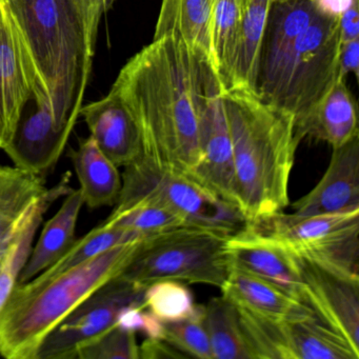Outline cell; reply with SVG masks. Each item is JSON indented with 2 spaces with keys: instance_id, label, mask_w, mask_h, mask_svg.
Wrapping results in <instances>:
<instances>
[{
  "instance_id": "6da1fadb",
  "label": "cell",
  "mask_w": 359,
  "mask_h": 359,
  "mask_svg": "<svg viewBox=\"0 0 359 359\" xmlns=\"http://www.w3.org/2000/svg\"><path fill=\"white\" fill-rule=\"evenodd\" d=\"M208 56L176 34L153 39L121 69L112 89L135 119L142 155L190 175L201 156L199 111Z\"/></svg>"
},
{
  "instance_id": "7a4b0ae2",
  "label": "cell",
  "mask_w": 359,
  "mask_h": 359,
  "mask_svg": "<svg viewBox=\"0 0 359 359\" xmlns=\"http://www.w3.org/2000/svg\"><path fill=\"white\" fill-rule=\"evenodd\" d=\"M233 152L237 205L249 224H259L289 205V182L300 140L293 115L255 92L224 90Z\"/></svg>"
},
{
  "instance_id": "3957f363",
  "label": "cell",
  "mask_w": 359,
  "mask_h": 359,
  "mask_svg": "<svg viewBox=\"0 0 359 359\" xmlns=\"http://www.w3.org/2000/svg\"><path fill=\"white\" fill-rule=\"evenodd\" d=\"M9 5L56 123L73 131L96 41L87 0H11Z\"/></svg>"
},
{
  "instance_id": "277c9868",
  "label": "cell",
  "mask_w": 359,
  "mask_h": 359,
  "mask_svg": "<svg viewBox=\"0 0 359 359\" xmlns=\"http://www.w3.org/2000/svg\"><path fill=\"white\" fill-rule=\"evenodd\" d=\"M140 243L113 248L49 278L34 277L18 283L0 313V356L36 359L49 334L92 294L118 276Z\"/></svg>"
},
{
  "instance_id": "5b68a950",
  "label": "cell",
  "mask_w": 359,
  "mask_h": 359,
  "mask_svg": "<svg viewBox=\"0 0 359 359\" xmlns=\"http://www.w3.org/2000/svg\"><path fill=\"white\" fill-rule=\"evenodd\" d=\"M228 235L182 226L142 241L119 276L148 287L159 280L222 287L230 272Z\"/></svg>"
},
{
  "instance_id": "8992f818",
  "label": "cell",
  "mask_w": 359,
  "mask_h": 359,
  "mask_svg": "<svg viewBox=\"0 0 359 359\" xmlns=\"http://www.w3.org/2000/svg\"><path fill=\"white\" fill-rule=\"evenodd\" d=\"M121 178V194L112 213L149 201L171 210L188 226L228 236L249 224L236 205L212 194L190 176L161 167L144 155L126 165Z\"/></svg>"
},
{
  "instance_id": "52a82bcc",
  "label": "cell",
  "mask_w": 359,
  "mask_h": 359,
  "mask_svg": "<svg viewBox=\"0 0 359 359\" xmlns=\"http://www.w3.org/2000/svg\"><path fill=\"white\" fill-rule=\"evenodd\" d=\"M252 226L278 239L298 257L325 270L348 272L358 262L359 210L304 218H292L281 212Z\"/></svg>"
},
{
  "instance_id": "ba28073f",
  "label": "cell",
  "mask_w": 359,
  "mask_h": 359,
  "mask_svg": "<svg viewBox=\"0 0 359 359\" xmlns=\"http://www.w3.org/2000/svg\"><path fill=\"white\" fill-rule=\"evenodd\" d=\"M341 41L337 20L317 14L298 39L293 56L273 106L304 116L337 81Z\"/></svg>"
},
{
  "instance_id": "9c48e42d",
  "label": "cell",
  "mask_w": 359,
  "mask_h": 359,
  "mask_svg": "<svg viewBox=\"0 0 359 359\" xmlns=\"http://www.w3.org/2000/svg\"><path fill=\"white\" fill-rule=\"evenodd\" d=\"M146 287L117 276L68 315L41 344L36 359H75L77 350L116 325L129 306H144Z\"/></svg>"
},
{
  "instance_id": "30bf717a",
  "label": "cell",
  "mask_w": 359,
  "mask_h": 359,
  "mask_svg": "<svg viewBox=\"0 0 359 359\" xmlns=\"http://www.w3.org/2000/svg\"><path fill=\"white\" fill-rule=\"evenodd\" d=\"M199 144L201 156L189 176L212 194L238 208L234 152L224 107V87L212 66L207 69L203 79Z\"/></svg>"
},
{
  "instance_id": "8fae6325",
  "label": "cell",
  "mask_w": 359,
  "mask_h": 359,
  "mask_svg": "<svg viewBox=\"0 0 359 359\" xmlns=\"http://www.w3.org/2000/svg\"><path fill=\"white\" fill-rule=\"evenodd\" d=\"M31 98L49 100L39 85L9 3L0 1V150L11 142Z\"/></svg>"
},
{
  "instance_id": "7c38bea8",
  "label": "cell",
  "mask_w": 359,
  "mask_h": 359,
  "mask_svg": "<svg viewBox=\"0 0 359 359\" xmlns=\"http://www.w3.org/2000/svg\"><path fill=\"white\" fill-rule=\"evenodd\" d=\"M317 13L310 0H273L260 54L256 94L272 104L278 94L298 39Z\"/></svg>"
},
{
  "instance_id": "4fadbf2b",
  "label": "cell",
  "mask_w": 359,
  "mask_h": 359,
  "mask_svg": "<svg viewBox=\"0 0 359 359\" xmlns=\"http://www.w3.org/2000/svg\"><path fill=\"white\" fill-rule=\"evenodd\" d=\"M226 252L231 268L272 283L304 304L299 258L278 239L248 224L228 237Z\"/></svg>"
},
{
  "instance_id": "5bb4252c",
  "label": "cell",
  "mask_w": 359,
  "mask_h": 359,
  "mask_svg": "<svg viewBox=\"0 0 359 359\" xmlns=\"http://www.w3.org/2000/svg\"><path fill=\"white\" fill-rule=\"evenodd\" d=\"M299 258L304 304L359 353V281Z\"/></svg>"
},
{
  "instance_id": "9a60e30c",
  "label": "cell",
  "mask_w": 359,
  "mask_h": 359,
  "mask_svg": "<svg viewBox=\"0 0 359 359\" xmlns=\"http://www.w3.org/2000/svg\"><path fill=\"white\" fill-rule=\"evenodd\" d=\"M70 191L68 180L48 189L43 175L15 165L0 167V253L7 252L31 219Z\"/></svg>"
},
{
  "instance_id": "2e32d148",
  "label": "cell",
  "mask_w": 359,
  "mask_h": 359,
  "mask_svg": "<svg viewBox=\"0 0 359 359\" xmlns=\"http://www.w3.org/2000/svg\"><path fill=\"white\" fill-rule=\"evenodd\" d=\"M31 100L33 110L28 114L22 112L4 151L15 167L43 175L57 165L72 130L57 125L49 102Z\"/></svg>"
},
{
  "instance_id": "e0dca14e",
  "label": "cell",
  "mask_w": 359,
  "mask_h": 359,
  "mask_svg": "<svg viewBox=\"0 0 359 359\" xmlns=\"http://www.w3.org/2000/svg\"><path fill=\"white\" fill-rule=\"evenodd\" d=\"M292 207V218L359 210V136L333 149L323 178Z\"/></svg>"
},
{
  "instance_id": "ac0fdd59",
  "label": "cell",
  "mask_w": 359,
  "mask_h": 359,
  "mask_svg": "<svg viewBox=\"0 0 359 359\" xmlns=\"http://www.w3.org/2000/svg\"><path fill=\"white\" fill-rule=\"evenodd\" d=\"M81 116L98 148L117 167H126L142 156L140 128L113 90L102 100L83 107Z\"/></svg>"
},
{
  "instance_id": "d6986e66",
  "label": "cell",
  "mask_w": 359,
  "mask_h": 359,
  "mask_svg": "<svg viewBox=\"0 0 359 359\" xmlns=\"http://www.w3.org/2000/svg\"><path fill=\"white\" fill-rule=\"evenodd\" d=\"M295 133L302 142L310 137L335 149L359 136L356 104L346 81L337 79L331 89L298 121Z\"/></svg>"
},
{
  "instance_id": "ffe728a7",
  "label": "cell",
  "mask_w": 359,
  "mask_h": 359,
  "mask_svg": "<svg viewBox=\"0 0 359 359\" xmlns=\"http://www.w3.org/2000/svg\"><path fill=\"white\" fill-rule=\"evenodd\" d=\"M272 1L241 0V22L228 70L222 83L224 91H256L262 41Z\"/></svg>"
},
{
  "instance_id": "44dd1931",
  "label": "cell",
  "mask_w": 359,
  "mask_h": 359,
  "mask_svg": "<svg viewBox=\"0 0 359 359\" xmlns=\"http://www.w3.org/2000/svg\"><path fill=\"white\" fill-rule=\"evenodd\" d=\"M220 290L237 308L262 318L287 321L315 315L306 304L272 283L237 269H230Z\"/></svg>"
},
{
  "instance_id": "7402d4cb",
  "label": "cell",
  "mask_w": 359,
  "mask_h": 359,
  "mask_svg": "<svg viewBox=\"0 0 359 359\" xmlns=\"http://www.w3.org/2000/svg\"><path fill=\"white\" fill-rule=\"evenodd\" d=\"M85 205L81 191L71 190L57 213L48 220L35 247L31 250L18 283L36 277L58 262L76 241V226Z\"/></svg>"
},
{
  "instance_id": "603a6c76",
  "label": "cell",
  "mask_w": 359,
  "mask_h": 359,
  "mask_svg": "<svg viewBox=\"0 0 359 359\" xmlns=\"http://www.w3.org/2000/svg\"><path fill=\"white\" fill-rule=\"evenodd\" d=\"M70 157L85 205L90 209L115 205L123 178L118 167L102 152L95 140L91 136L81 138L79 147L71 150Z\"/></svg>"
},
{
  "instance_id": "cb8c5ba5",
  "label": "cell",
  "mask_w": 359,
  "mask_h": 359,
  "mask_svg": "<svg viewBox=\"0 0 359 359\" xmlns=\"http://www.w3.org/2000/svg\"><path fill=\"white\" fill-rule=\"evenodd\" d=\"M210 18L211 0H163L153 39L176 34L211 62Z\"/></svg>"
},
{
  "instance_id": "d4e9b609",
  "label": "cell",
  "mask_w": 359,
  "mask_h": 359,
  "mask_svg": "<svg viewBox=\"0 0 359 359\" xmlns=\"http://www.w3.org/2000/svg\"><path fill=\"white\" fill-rule=\"evenodd\" d=\"M292 359H358L359 353L316 316L283 321Z\"/></svg>"
},
{
  "instance_id": "484cf974",
  "label": "cell",
  "mask_w": 359,
  "mask_h": 359,
  "mask_svg": "<svg viewBox=\"0 0 359 359\" xmlns=\"http://www.w3.org/2000/svg\"><path fill=\"white\" fill-rule=\"evenodd\" d=\"M203 323L213 359H255L238 309L230 300L222 295L203 304Z\"/></svg>"
},
{
  "instance_id": "4316f807",
  "label": "cell",
  "mask_w": 359,
  "mask_h": 359,
  "mask_svg": "<svg viewBox=\"0 0 359 359\" xmlns=\"http://www.w3.org/2000/svg\"><path fill=\"white\" fill-rule=\"evenodd\" d=\"M144 239L134 231L118 228L104 222L90 231L87 235L76 239L70 250L53 266L36 277L49 278L60 274L73 266H79L113 248Z\"/></svg>"
},
{
  "instance_id": "83f0119b",
  "label": "cell",
  "mask_w": 359,
  "mask_h": 359,
  "mask_svg": "<svg viewBox=\"0 0 359 359\" xmlns=\"http://www.w3.org/2000/svg\"><path fill=\"white\" fill-rule=\"evenodd\" d=\"M241 15V0H211V66L220 83L228 70Z\"/></svg>"
},
{
  "instance_id": "f1b7e54d",
  "label": "cell",
  "mask_w": 359,
  "mask_h": 359,
  "mask_svg": "<svg viewBox=\"0 0 359 359\" xmlns=\"http://www.w3.org/2000/svg\"><path fill=\"white\" fill-rule=\"evenodd\" d=\"M144 306L165 323L191 318L199 309L186 283L176 280H159L149 285L144 290Z\"/></svg>"
},
{
  "instance_id": "f546056e",
  "label": "cell",
  "mask_w": 359,
  "mask_h": 359,
  "mask_svg": "<svg viewBox=\"0 0 359 359\" xmlns=\"http://www.w3.org/2000/svg\"><path fill=\"white\" fill-rule=\"evenodd\" d=\"M104 222L118 228L134 231L144 238L188 226L177 214L158 203H136L118 213H111Z\"/></svg>"
},
{
  "instance_id": "4dcf8cb0",
  "label": "cell",
  "mask_w": 359,
  "mask_h": 359,
  "mask_svg": "<svg viewBox=\"0 0 359 359\" xmlns=\"http://www.w3.org/2000/svg\"><path fill=\"white\" fill-rule=\"evenodd\" d=\"M43 215L45 214H39L31 219L6 252L0 264V313L18 285V277L30 255L33 241L39 224L43 222Z\"/></svg>"
},
{
  "instance_id": "1f68e13d",
  "label": "cell",
  "mask_w": 359,
  "mask_h": 359,
  "mask_svg": "<svg viewBox=\"0 0 359 359\" xmlns=\"http://www.w3.org/2000/svg\"><path fill=\"white\" fill-rule=\"evenodd\" d=\"M165 339L187 357L213 359L203 323V304H199L198 312L191 318L165 323Z\"/></svg>"
},
{
  "instance_id": "d6a6232c",
  "label": "cell",
  "mask_w": 359,
  "mask_h": 359,
  "mask_svg": "<svg viewBox=\"0 0 359 359\" xmlns=\"http://www.w3.org/2000/svg\"><path fill=\"white\" fill-rule=\"evenodd\" d=\"M75 359H140L136 333L114 325L81 346Z\"/></svg>"
},
{
  "instance_id": "836d02e7",
  "label": "cell",
  "mask_w": 359,
  "mask_h": 359,
  "mask_svg": "<svg viewBox=\"0 0 359 359\" xmlns=\"http://www.w3.org/2000/svg\"><path fill=\"white\" fill-rule=\"evenodd\" d=\"M348 74L359 75V39L341 46L338 60L337 79L346 81Z\"/></svg>"
},
{
  "instance_id": "e575fe53",
  "label": "cell",
  "mask_w": 359,
  "mask_h": 359,
  "mask_svg": "<svg viewBox=\"0 0 359 359\" xmlns=\"http://www.w3.org/2000/svg\"><path fill=\"white\" fill-rule=\"evenodd\" d=\"M187 357L165 339L147 338L140 346V358H182Z\"/></svg>"
},
{
  "instance_id": "d590c367",
  "label": "cell",
  "mask_w": 359,
  "mask_h": 359,
  "mask_svg": "<svg viewBox=\"0 0 359 359\" xmlns=\"http://www.w3.org/2000/svg\"><path fill=\"white\" fill-rule=\"evenodd\" d=\"M338 25L341 46L359 39L358 0H356L352 7L338 18Z\"/></svg>"
},
{
  "instance_id": "8d00e7d4",
  "label": "cell",
  "mask_w": 359,
  "mask_h": 359,
  "mask_svg": "<svg viewBox=\"0 0 359 359\" xmlns=\"http://www.w3.org/2000/svg\"><path fill=\"white\" fill-rule=\"evenodd\" d=\"M313 9L318 15L337 20L348 11L356 0H310Z\"/></svg>"
},
{
  "instance_id": "74e56055",
  "label": "cell",
  "mask_w": 359,
  "mask_h": 359,
  "mask_svg": "<svg viewBox=\"0 0 359 359\" xmlns=\"http://www.w3.org/2000/svg\"><path fill=\"white\" fill-rule=\"evenodd\" d=\"M87 1L90 28H91L92 36L96 41L100 18H102V14L106 13L112 7L115 0H87Z\"/></svg>"
},
{
  "instance_id": "f35d334b",
  "label": "cell",
  "mask_w": 359,
  "mask_h": 359,
  "mask_svg": "<svg viewBox=\"0 0 359 359\" xmlns=\"http://www.w3.org/2000/svg\"><path fill=\"white\" fill-rule=\"evenodd\" d=\"M5 254L6 253H0V264H1V262H3L4 257H5Z\"/></svg>"
},
{
  "instance_id": "ab89813d",
  "label": "cell",
  "mask_w": 359,
  "mask_h": 359,
  "mask_svg": "<svg viewBox=\"0 0 359 359\" xmlns=\"http://www.w3.org/2000/svg\"><path fill=\"white\" fill-rule=\"evenodd\" d=\"M4 1H11V0H4Z\"/></svg>"
},
{
  "instance_id": "60d3db41",
  "label": "cell",
  "mask_w": 359,
  "mask_h": 359,
  "mask_svg": "<svg viewBox=\"0 0 359 359\" xmlns=\"http://www.w3.org/2000/svg\"><path fill=\"white\" fill-rule=\"evenodd\" d=\"M0 1H1V0H0Z\"/></svg>"
}]
</instances>
